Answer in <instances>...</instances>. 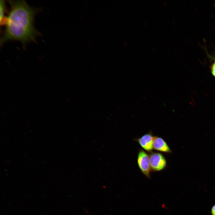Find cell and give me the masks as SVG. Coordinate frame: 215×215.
Instances as JSON below:
<instances>
[{
  "label": "cell",
  "mask_w": 215,
  "mask_h": 215,
  "mask_svg": "<svg viewBox=\"0 0 215 215\" xmlns=\"http://www.w3.org/2000/svg\"><path fill=\"white\" fill-rule=\"evenodd\" d=\"M153 149L161 152L171 153V150L166 142L161 137L155 136L153 143Z\"/></svg>",
  "instance_id": "5b68a950"
},
{
  "label": "cell",
  "mask_w": 215,
  "mask_h": 215,
  "mask_svg": "<svg viewBox=\"0 0 215 215\" xmlns=\"http://www.w3.org/2000/svg\"><path fill=\"white\" fill-rule=\"evenodd\" d=\"M154 137L151 132H150L134 140L138 142L144 150L151 153L153 149V143Z\"/></svg>",
  "instance_id": "277c9868"
},
{
  "label": "cell",
  "mask_w": 215,
  "mask_h": 215,
  "mask_svg": "<svg viewBox=\"0 0 215 215\" xmlns=\"http://www.w3.org/2000/svg\"><path fill=\"white\" fill-rule=\"evenodd\" d=\"M163 3L165 6H167V4L166 2L163 1Z\"/></svg>",
  "instance_id": "9c48e42d"
},
{
  "label": "cell",
  "mask_w": 215,
  "mask_h": 215,
  "mask_svg": "<svg viewBox=\"0 0 215 215\" xmlns=\"http://www.w3.org/2000/svg\"><path fill=\"white\" fill-rule=\"evenodd\" d=\"M124 43H125V44L126 45H127V43L126 42H124Z\"/></svg>",
  "instance_id": "8fae6325"
},
{
  "label": "cell",
  "mask_w": 215,
  "mask_h": 215,
  "mask_svg": "<svg viewBox=\"0 0 215 215\" xmlns=\"http://www.w3.org/2000/svg\"><path fill=\"white\" fill-rule=\"evenodd\" d=\"M211 213L212 215H215V204L212 207L211 210Z\"/></svg>",
  "instance_id": "ba28073f"
},
{
  "label": "cell",
  "mask_w": 215,
  "mask_h": 215,
  "mask_svg": "<svg viewBox=\"0 0 215 215\" xmlns=\"http://www.w3.org/2000/svg\"><path fill=\"white\" fill-rule=\"evenodd\" d=\"M137 163L142 172L146 177L150 178L151 169L149 156L142 149H140L139 151L137 157Z\"/></svg>",
  "instance_id": "7a4b0ae2"
},
{
  "label": "cell",
  "mask_w": 215,
  "mask_h": 215,
  "mask_svg": "<svg viewBox=\"0 0 215 215\" xmlns=\"http://www.w3.org/2000/svg\"><path fill=\"white\" fill-rule=\"evenodd\" d=\"M153 43L155 45H156V43L155 42H153Z\"/></svg>",
  "instance_id": "7c38bea8"
},
{
  "label": "cell",
  "mask_w": 215,
  "mask_h": 215,
  "mask_svg": "<svg viewBox=\"0 0 215 215\" xmlns=\"http://www.w3.org/2000/svg\"><path fill=\"white\" fill-rule=\"evenodd\" d=\"M11 9L6 17V28L0 40L1 45L6 41L16 40L24 45L35 41L39 34L33 26L35 11L24 1H9Z\"/></svg>",
  "instance_id": "6da1fadb"
},
{
  "label": "cell",
  "mask_w": 215,
  "mask_h": 215,
  "mask_svg": "<svg viewBox=\"0 0 215 215\" xmlns=\"http://www.w3.org/2000/svg\"><path fill=\"white\" fill-rule=\"evenodd\" d=\"M149 155L151 170L160 171L164 169L167 165V161L163 155L158 152H151Z\"/></svg>",
  "instance_id": "3957f363"
},
{
  "label": "cell",
  "mask_w": 215,
  "mask_h": 215,
  "mask_svg": "<svg viewBox=\"0 0 215 215\" xmlns=\"http://www.w3.org/2000/svg\"><path fill=\"white\" fill-rule=\"evenodd\" d=\"M211 71L212 74L215 77V60L211 66Z\"/></svg>",
  "instance_id": "52a82bcc"
},
{
  "label": "cell",
  "mask_w": 215,
  "mask_h": 215,
  "mask_svg": "<svg viewBox=\"0 0 215 215\" xmlns=\"http://www.w3.org/2000/svg\"><path fill=\"white\" fill-rule=\"evenodd\" d=\"M144 24L146 27H147L148 26V25L146 23L144 22Z\"/></svg>",
  "instance_id": "30bf717a"
},
{
  "label": "cell",
  "mask_w": 215,
  "mask_h": 215,
  "mask_svg": "<svg viewBox=\"0 0 215 215\" xmlns=\"http://www.w3.org/2000/svg\"><path fill=\"white\" fill-rule=\"evenodd\" d=\"M0 22L1 25L5 24L6 17L4 16L5 10V2L4 0L0 1Z\"/></svg>",
  "instance_id": "8992f818"
}]
</instances>
